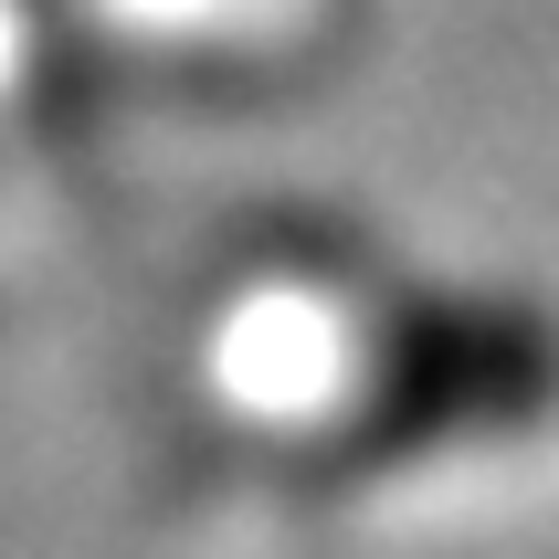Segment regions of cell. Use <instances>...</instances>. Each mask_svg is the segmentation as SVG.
I'll use <instances>...</instances> for the list:
<instances>
[{"label":"cell","instance_id":"6da1fadb","mask_svg":"<svg viewBox=\"0 0 559 559\" xmlns=\"http://www.w3.org/2000/svg\"><path fill=\"white\" fill-rule=\"evenodd\" d=\"M559 433V317L518 285H412L370 317L338 402L359 465H454Z\"/></svg>","mask_w":559,"mask_h":559}]
</instances>
